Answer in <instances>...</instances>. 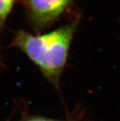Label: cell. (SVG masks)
<instances>
[{
  "label": "cell",
  "instance_id": "obj_1",
  "mask_svg": "<svg viewBox=\"0 0 120 121\" xmlns=\"http://www.w3.org/2000/svg\"><path fill=\"white\" fill-rule=\"evenodd\" d=\"M76 30L74 22L41 35L19 31L12 45L26 54L51 83L58 85Z\"/></svg>",
  "mask_w": 120,
  "mask_h": 121
},
{
  "label": "cell",
  "instance_id": "obj_2",
  "mask_svg": "<svg viewBox=\"0 0 120 121\" xmlns=\"http://www.w3.org/2000/svg\"><path fill=\"white\" fill-rule=\"evenodd\" d=\"M73 0H27V13L31 26L41 30L57 20Z\"/></svg>",
  "mask_w": 120,
  "mask_h": 121
},
{
  "label": "cell",
  "instance_id": "obj_3",
  "mask_svg": "<svg viewBox=\"0 0 120 121\" xmlns=\"http://www.w3.org/2000/svg\"><path fill=\"white\" fill-rule=\"evenodd\" d=\"M15 0H0V31L13 6Z\"/></svg>",
  "mask_w": 120,
  "mask_h": 121
},
{
  "label": "cell",
  "instance_id": "obj_4",
  "mask_svg": "<svg viewBox=\"0 0 120 121\" xmlns=\"http://www.w3.org/2000/svg\"><path fill=\"white\" fill-rule=\"evenodd\" d=\"M24 121H62V120L48 119V118L41 117H30L27 118Z\"/></svg>",
  "mask_w": 120,
  "mask_h": 121
}]
</instances>
